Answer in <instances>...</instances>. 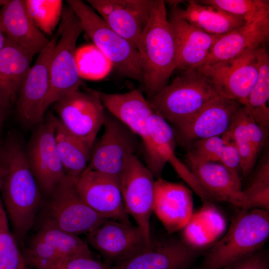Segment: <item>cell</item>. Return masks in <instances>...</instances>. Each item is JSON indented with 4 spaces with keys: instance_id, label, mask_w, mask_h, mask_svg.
I'll list each match as a JSON object with an SVG mask.
<instances>
[{
    "instance_id": "6da1fadb",
    "label": "cell",
    "mask_w": 269,
    "mask_h": 269,
    "mask_svg": "<svg viewBox=\"0 0 269 269\" xmlns=\"http://www.w3.org/2000/svg\"><path fill=\"white\" fill-rule=\"evenodd\" d=\"M1 167L2 202L13 235L23 243L46 198L28 164L22 138L17 134H9L1 143Z\"/></svg>"
},
{
    "instance_id": "7a4b0ae2",
    "label": "cell",
    "mask_w": 269,
    "mask_h": 269,
    "mask_svg": "<svg viewBox=\"0 0 269 269\" xmlns=\"http://www.w3.org/2000/svg\"><path fill=\"white\" fill-rule=\"evenodd\" d=\"M142 84L149 99L166 85L176 67L177 44L167 17L165 2L153 0L147 21L137 44Z\"/></svg>"
},
{
    "instance_id": "3957f363",
    "label": "cell",
    "mask_w": 269,
    "mask_h": 269,
    "mask_svg": "<svg viewBox=\"0 0 269 269\" xmlns=\"http://www.w3.org/2000/svg\"><path fill=\"white\" fill-rule=\"evenodd\" d=\"M269 237V210L239 208L227 233L213 245L197 269H222L262 249Z\"/></svg>"
},
{
    "instance_id": "277c9868",
    "label": "cell",
    "mask_w": 269,
    "mask_h": 269,
    "mask_svg": "<svg viewBox=\"0 0 269 269\" xmlns=\"http://www.w3.org/2000/svg\"><path fill=\"white\" fill-rule=\"evenodd\" d=\"M221 97L211 80L194 69L183 71L148 101L153 111L174 128Z\"/></svg>"
},
{
    "instance_id": "5b68a950",
    "label": "cell",
    "mask_w": 269,
    "mask_h": 269,
    "mask_svg": "<svg viewBox=\"0 0 269 269\" xmlns=\"http://www.w3.org/2000/svg\"><path fill=\"white\" fill-rule=\"evenodd\" d=\"M61 31L50 65V84L43 104L45 114L50 106L79 89L82 82L76 59V44L83 31L80 21L69 7L63 9Z\"/></svg>"
},
{
    "instance_id": "8992f818",
    "label": "cell",
    "mask_w": 269,
    "mask_h": 269,
    "mask_svg": "<svg viewBox=\"0 0 269 269\" xmlns=\"http://www.w3.org/2000/svg\"><path fill=\"white\" fill-rule=\"evenodd\" d=\"M66 2L79 19L83 31L119 72L142 83L136 48L110 28L102 17L84 1L68 0Z\"/></svg>"
},
{
    "instance_id": "52a82bcc",
    "label": "cell",
    "mask_w": 269,
    "mask_h": 269,
    "mask_svg": "<svg viewBox=\"0 0 269 269\" xmlns=\"http://www.w3.org/2000/svg\"><path fill=\"white\" fill-rule=\"evenodd\" d=\"M104 107L141 138L144 150L146 167L157 179L166 163L157 152L149 131L153 110L142 93L134 89L123 94H110L95 90Z\"/></svg>"
},
{
    "instance_id": "ba28073f",
    "label": "cell",
    "mask_w": 269,
    "mask_h": 269,
    "mask_svg": "<svg viewBox=\"0 0 269 269\" xmlns=\"http://www.w3.org/2000/svg\"><path fill=\"white\" fill-rule=\"evenodd\" d=\"M43 221L78 236L88 234L109 219L89 206L80 196L76 180L65 175L43 207Z\"/></svg>"
},
{
    "instance_id": "9c48e42d",
    "label": "cell",
    "mask_w": 269,
    "mask_h": 269,
    "mask_svg": "<svg viewBox=\"0 0 269 269\" xmlns=\"http://www.w3.org/2000/svg\"><path fill=\"white\" fill-rule=\"evenodd\" d=\"M55 115L49 113L38 124L25 146L26 158L40 191L46 199L66 173L54 138Z\"/></svg>"
},
{
    "instance_id": "30bf717a",
    "label": "cell",
    "mask_w": 269,
    "mask_h": 269,
    "mask_svg": "<svg viewBox=\"0 0 269 269\" xmlns=\"http://www.w3.org/2000/svg\"><path fill=\"white\" fill-rule=\"evenodd\" d=\"M53 105L64 128L92 150L105 115L104 106L93 90L87 92L77 90Z\"/></svg>"
},
{
    "instance_id": "8fae6325",
    "label": "cell",
    "mask_w": 269,
    "mask_h": 269,
    "mask_svg": "<svg viewBox=\"0 0 269 269\" xmlns=\"http://www.w3.org/2000/svg\"><path fill=\"white\" fill-rule=\"evenodd\" d=\"M154 178L135 154L129 158L120 176L126 210L135 220L149 244L152 242L150 219L154 198Z\"/></svg>"
},
{
    "instance_id": "7c38bea8",
    "label": "cell",
    "mask_w": 269,
    "mask_h": 269,
    "mask_svg": "<svg viewBox=\"0 0 269 269\" xmlns=\"http://www.w3.org/2000/svg\"><path fill=\"white\" fill-rule=\"evenodd\" d=\"M61 31L59 25L47 46L38 53L18 94L16 114L25 127L38 125L43 121V104L49 87L50 61Z\"/></svg>"
},
{
    "instance_id": "4fadbf2b",
    "label": "cell",
    "mask_w": 269,
    "mask_h": 269,
    "mask_svg": "<svg viewBox=\"0 0 269 269\" xmlns=\"http://www.w3.org/2000/svg\"><path fill=\"white\" fill-rule=\"evenodd\" d=\"M103 126V134L92 150L84 172L95 170L120 177L127 161L134 154L136 138L128 127L113 115H105Z\"/></svg>"
},
{
    "instance_id": "5bb4252c",
    "label": "cell",
    "mask_w": 269,
    "mask_h": 269,
    "mask_svg": "<svg viewBox=\"0 0 269 269\" xmlns=\"http://www.w3.org/2000/svg\"><path fill=\"white\" fill-rule=\"evenodd\" d=\"M209 78L221 95L245 106L258 75L255 49L246 50L232 59L196 68Z\"/></svg>"
},
{
    "instance_id": "9a60e30c",
    "label": "cell",
    "mask_w": 269,
    "mask_h": 269,
    "mask_svg": "<svg viewBox=\"0 0 269 269\" xmlns=\"http://www.w3.org/2000/svg\"><path fill=\"white\" fill-rule=\"evenodd\" d=\"M86 236L88 244L109 264L129 259L151 245L137 226L112 219L107 220Z\"/></svg>"
},
{
    "instance_id": "2e32d148",
    "label": "cell",
    "mask_w": 269,
    "mask_h": 269,
    "mask_svg": "<svg viewBox=\"0 0 269 269\" xmlns=\"http://www.w3.org/2000/svg\"><path fill=\"white\" fill-rule=\"evenodd\" d=\"M77 189L85 202L109 219L130 223L123 199L120 177L90 170L76 180Z\"/></svg>"
},
{
    "instance_id": "e0dca14e",
    "label": "cell",
    "mask_w": 269,
    "mask_h": 269,
    "mask_svg": "<svg viewBox=\"0 0 269 269\" xmlns=\"http://www.w3.org/2000/svg\"><path fill=\"white\" fill-rule=\"evenodd\" d=\"M107 25L137 49L153 0H88Z\"/></svg>"
},
{
    "instance_id": "ac0fdd59",
    "label": "cell",
    "mask_w": 269,
    "mask_h": 269,
    "mask_svg": "<svg viewBox=\"0 0 269 269\" xmlns=\"http://www.w3.org/2000/svg\"><path fill=\"white\" fill-rule=\"evenodd\" d=\"M242 106L236 101L219 97L188 119L173 128L183 143L221 136L229 129L237 110Z\"/></svg>"
},
{
    "instance_id": "d6986e66",
    "label": "cell",
    "mask_w": 269,
    "mask_h": 269,
    "mask_svg": "<svg viewBox=\"0 0 269 269\" xmlns=\"http://www.w3.org/2000/svg\"><path fill=\"white\" fill-rule=\"evenodd\" d=\"M197 250L175 239L153 242L143 251L112 265L111 269H185Z\"/></svg>"
},
{
    "instance_id": "ffe728a7",
    "label": "cell",
    "mask_w": 269,
    "mask_h": 269,
    "mask_svg": "<svg viewBox=\"0 0 269 269\" xmlns=\"http://www.w3.org/2000/svg\"><path fill=\"white\" fill-rule=\"evenodd\" d=\"M193 198L184 185L157 178L155 181L153 211L168 233L182 230L193 215Z\"/></svg>"
},
{
    "instance_id": "44dd1931",
    "label": "cell",
    "mask_w": 269,
    "mask_h": 269,
    "mask_svg": "<svg viewBox=\"0 0 269 269\" xmlns=\"http://www.w3.org/2000/svg\"><path fill=\"white\" fill-rule=\"evenodd\" d=\"M188 163L200 186L213 202H225L239 208H249L240 175L218 162Z\"/></svg>"
},
{
    "instance_id": "7402d4cb",
    "label": "cell",
    "mask_w": 269,
    "mask_h": 269,
    "mask_svg": "<svg viewBox=\"0 0 269 269\" xmlns=\"http://www.w3.org/2000/svg\"><path fill=\"white\" fill-rule=\"evenodd\" d=\"M268 134V131L257 124L247 108L242 105L236 112L229 130L221 136L225 142H231L236 146L245 177L253 169Z\"/></svg>"
},
{
    "instance_id": "603a6c76",
    "label": "cell",
    "mask_w": 269,
    "mask_h": 269,
    "mask_svg": "<svg viewBox=\"0 0 269 269\" xmlns=\"http://www.w3.org/2000/svg\"><path fill=\"white\" fill-rule=\"evenodd\" d=\"M269 40V11H267L252 22L220 36L202 65L232 59L246 50L255 49Z\"/></svg>"
},
{
    "instance_id": "cb8c5ba5",
    "label": "cell",
    "mask_w": 269,
    "mask_h": 269,
    "mask_svg": "<svg viewBox=\"0 0 269 269\" xmlns=\"http://www.w3.org/2000/svg\"><path fill=\"white\" fill-rule=\"evenodd\" d=\"M0 24L8 37L34 55L50 41L32 20L25 0H7L0 9Z\"/></svg>"
},
{
    "instance_id": "d4e9b609",
    "label": "cell",
    "mask_w": 269,
    "mask_h": 269,
    "mask_svg": "<svg viewBox=\"0 0 269 269\" xmlns=\"http://www.w3.org/2000/svg\"><path fill=\"white\" fill-rule=\"evenodd\" d=\"M169 20L176 36V69L186 71L202 65L220 36L205 33L172 12Z\"/></svg>"
},
{
    "instance_id": "484cf974",
    "label": "cell",
    "mask_w": 269,
    "mask_h": 269,
    "mask_svg": "<svg viewBox=\"0 0 269 269\" xmlns=\"http://www.w3.org/2000/svg\"><path fill=\"white\" fill-rule=\"evenodd\" d=\"M34 55L6 36L0 51V105L6 110L16 100Z\"/></svg>"
},
{
    "instance_id": "4316f807",
    "label": "cell",
    "mask_w": 269,
    "mask_h": 269,
    "mask_svg": "<svg viewBox=\"0 0 269 269\" xmlns=\"http://www.w3.org/2000/svg\"><path fill=\"white\" fill-rule=\"evenodd\" d=\"M171 12L181 17L190 24L208 34L222 36L246 24L240 17L213 6L189 0L184 8L179 7L180 1H167Z\"/></svg>"
},
{
    "instance_id": "83f0119b",
    "label": "cell",
    "mask_w": 269,
    "mask_h": 269,
    "mask_svg": "<svg viewBox=\"0 0 269 269\" xmlns=\"http://www.w3.org/2000/svg\"><path fill=\"white\" fill-rule=\"evenodd\" d=\"M54 138L66 175L77 180L86 169L92 150L67 131L55 116Z\"/></svg>"
},
{
    "instance_id": "f1b7e54d",
    "label": "cell",
    "mask_w": 269,
    "mask_h": 269,
    "mask_svg": "<svg viewBox=\"0 0 269 269\" xmlns=\"http://www.w3.org/2000/svg\"><path fill=\"white\" fill-rule=\"evenodd\" d=\"M225 229L224 218L213 203H203L197 213L193 214L183 231L182 240L198 250L213 241Z\"/></svg>"
},
{
    "instance_id": "f546056e",
    "label": "cell",
    "mask_w": 269,
    "mask_h": 269,
    "mask_svg": "<svg viewBox=\"0 0 269 269\" xmlns=\"http://www.w3.org/2000/svg\"><path fill=\"white\" fill-rule=\"evenodd\" d=\"M264 45L255 49L258 75L244 106L248 108L257 124L268 131L269 108L267 103L269 99V55Z\"/></svg>"
},
{
    "instance_id": "4dcf8cb0",
    "label": "cell",
    "mask_w": 269,
    "mask_h": 269,
    "mask_svg": "<svg viewBox=\"0 0 269 269\" xmlns=\"http://www.w3.org/2000/svg\"><path fill=\"white\" fill-rule=\"evenodd\" d=\"M36 234L54 249L60 259L80 256L93 257L86 242L47 221L42 222Z\"/></svg>"
},
{
    "instance_id": "1f68e13d",
    "label": "cell",
    "mask_w": 269,
    "mask_h": 269,
    "mask_svg": "<svg viewBox=\"0 0 269 269\" xmlns=\"http://www.w3.org/2000/svg\"><path fill=\"white\" fill-rule=\"evenodd\" d=\"M0 269H32L25 262L10 231L0 195Z\"/></svg>"
},
{
    "instance_id": "d6a6232c",
    "label": "cell",
    "mask_w": 269,
    "mask_h": 269,
    "mask_svg": "<svg viewBox=\"0 0 269 269\" xmlns=\"http://www.w3.org/2000/svg\"><path fill=\"white\" fill-rule=\"evenodd\" d=\"M243 193L249 208L269 209V157L267 153Z\"/></svg>"
},
{
    "instance_id": "836d02e7",
    "label": "cell",
    "mask_w": 269,
    "mask_h": 269,
    "mask_svg": "<svg viewBox=\"0 0 269 269\" xmlns=\"http://www.w3.org/2000/svg\"><path fill=\"white\" fill-rule=\"evenodd\" d=\"M28 11L36 26L43 33L51 35L61 17L62 1L25 0Z\"/></svg>"
},
{
    "instance_id": "e575fe53",
    "label": "cell",
    "mask_w": 269,
    "mask_h": 269,
    "mask_svg": "<svg viewBox=\"0 0 269 269\" xmlns=\"http://www.w3.org/2000/svg\"><path fill=\"white\" fill-rule=\"evenodd\" d=\"M201 3L217 7L242 18L248 24L262 14L269 11V1L266 0H203Z\"/></svg>"
},
{
    "instance_id": "d590c367",
    "label": "cell",
    "mask_w": 269,
    "mask_h": 269,
    "mask_svg": "<svg viewBox=\"0 0 269 269\" xmlns=\"http://www.w3.org/2000/svg\"><path fill=\"white\" fill-rule=\"evenodd\" d=\"M175 144V142L173 140L161 141L156 143L155 147L162 159L171 164L177 174L196 193L203 203H213L202 189L189 167L176 155Z\"/></svg>"
},
{
    "instance_id": "8d00e7d4",
    "label": "cell",
    "mask_w": 269,
    "mask_h": 269,
    "mask_svg": "<svg viewBox=\"0 0 269 269\" xmlns=\"http://www.w3.org/2000/svg\"><path fill=\"white\" fill-rule=\"evenodd\" d=\"M26 263L35 269H50L60 258L54 249L35 234L22 254Z\"/></svg>"
},
{
    "instance_id": "74e56055",
    "label": "cell",
    "mask_w": 269,
    "mask_h": 269,
    "mask_svg": "<svg viewBox=\"0 0 269 269\" xmlns=\"http://www.w3.org/2000/svg\"><path fill=\"white\" fill-rule=\"evenodd\" d=\"M226 142L222 136H214L196 141L188 150V162H218Z\"/></svg>"
},
{
    "instance_id": "f35d334b",
    "label": "cell",
    "mask_w": 269,
    "mask_h": 269,
    "mask_svg": "<svg viewBox=\"0 0 269 269\" xmlns=\"http://www.w3.org/2000/svg\"><path fill=\"white\" fill-rule=\"evenodd\" d=\"M85 50L88 54V58L83 59L87 60L88 62L77 63L78 67H78L81 77L97 79L105 76L113 66L111 62L96 46L91 48V54L89 49Z\"/></svg>"
},
{
    "instance_id": "ab89813d",
    "label": "cell",
    "mask_w": 269,
    "mask_h": 269,
    "mask_svg": "<svg viewBox=\"0 0 269 269\" xmlns=\"http://www.w3.org/2000/svg\"><path fill=\"white\" fill-rule=\"evenodd\" d=\"M112 265L102 263L93 257L80 256L60 259L50 269H111Z\"/></svg>"
},
{
    "instance_id": "60d3db41",
    "label": "cell",
    "mask_w": 269,
    "mask_h": 269,
    "mask_svg": "<svg viewBox=\"0 0 269 269\" xmlns=\"http://www.w3.org/2000/svg\"><path fill=\"white\" fill-rule=\"evenodd\" d=\"M222 269H269V254L261 249Z\"/></svg>"
},
{
    "instance_id": "b9f144b4",
    "label": "cell",
    "mask_w": 269,
    "mask_h": 269,
    "mask_svg": "<svg viewBox=\"0 0 269 269\" xmlns=\"http://www.w3.org/2000/svg\"><path fill=\"white\" fill-rule=\"evenodd\" d=\"M225 142L219 162L240 175V173L241 172V161L238 151L233 143Z\"/></svg>"
},
{
    "instance_id": "7bdbcfd3",
    "label": "cell",
    "mask_w": 269,
    "mask_h": 269,
    "mask_svg": "<svg viewBox=\"0 0 269 269\" xmlns=\"http://www.w3.org/2000/svg\"><path fill=\"white\" fill-rule=\"evenodd\" d=\"M6 39V35L0 24V51L4 47Z\"/></svg>"
},
{
    "instance_id": "ee69618b",
    "label": "cell",
    "mask_w": 269,
    "mask_h": 269,
    "mask_svg": "<svg viewBox=\"0 0 269 269\" xmlns=\"http://www.w3.org/2000/svg\"><path fill=\"white\" fill-rule=\"evenodd\" d=\"M7 110L0 105V130L3 126L6 118Z\"/></svg>"
},
{
    "instance_id": "f6af8a7d",
    "label": "cell",
    "mask_w": 269,
    "mask_h": 269,
    "mask_svg": "<svg viewBox=\"0 0 269 269\" xmlns=\"http://www.w3.org/2000/svg\"><path fill=\"white\" fill-rule=\"evenodd\" d=\"M1 143H0V185H1Z\"/></svg>"
},
{
    "instance_id": "bcb514c9",
    "label": "cell",
    "mask_w": 269,
    "mask_h": 269,
    "mask_svg": "<svg viewBox=\"0 0 269 269\" xmlns=\"http://www.w3.org/2000/svg\"><path fill=\"white\" fill-rule=\"evenodd\" d=\"M7 0H0V6H2L6 1Z\"/></svg>"
}]
</instances>
